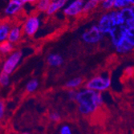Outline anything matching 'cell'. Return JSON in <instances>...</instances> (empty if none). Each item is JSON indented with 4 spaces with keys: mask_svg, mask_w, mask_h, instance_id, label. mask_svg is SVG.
<instances>
[{
    "mask_svg": "<svg viewBox=\"0 0 134 134\" xmlns=\"http://www.w3.org/2000/svg\"><path fill=\"white\" fill-rule=\"evenodd\" d=\"M83 82V78L76 77V78H73V79H71V80H68L65 83L64 86L68 90H76V88H80Z\"/></svg>",
    "mask_w": 134,
    "mask_h": 134,
    "instance_id": "4fadbf2b",
    "label": "cell"
},
{
    "mask_svg": "<svg viewBox=\"0 0 134 134\" xmlns=\"http://www.w3.org/2000/svg\"><path fill=\"white\" fill-rule=\"evenodd\" d=\"M65 3L66 2L64 0H55V1H52L46 14L47 15H52L55 14L58 10H59L65 6Z\"/></svg>",
    "mask_w": 134,
    "mask_h": 134,
    "instance_id": "8fae6325",
    "label": "cell"
},
{
    "mask_svg": "<svg viewBox=\"0 0 134 134\" xmlns=\"http://www.w3.org/2000/svg\"><path fill=\"white\" fill-rule=\"evenodd\" d=\"M51 3V0H39L38 3L35 4L36 10L40 12H45V13H47Z\"/></svg>",
    "mask_w": 134,
    "mask_h": 134,
    "instance_id": "9a60e30c",
    "label": "cell"
},
{
    "mask_svg": "<svg viewBox=\"0 0 134 134\" xmlns=\"http://www.w3.org/2000/svg\"><path fill=\"white\" fill-rule=\"evenodd\" d=\"M97 26L99 27L100 30L104 35H108V34L111 32V31L114 28V25L110 16H109L108 12L103 14L100 16Z\"/></svg>",
    "mask_w": 134,
    "mask_h": 134,
    "instance_id": "ba28073f",
    "label": "cell"
},
{
    "mask_svg": "<svg viewBox=\"0 0 134 134\" xmlns=\"http://www.w3.org/2000/svg\"><path fill=\"white\" fill-rule=\"evenodd\" d=\"M111 84L112 81L110 77L108 76L99 75L91 78L85 83V88L102 93L103 92L109 89Z\"/></svg>",
    "mask_w": 134,
    "mask_h": 134,
    "instance_id": "7a4b0ae2",
    "label": "cell"
},
{
    "mask_svg": "<svg viewBox=\"0 0 134 134\" xmlns=\"http://www.w3.org/2000/svg\"><path fill=\"white\" fill-rule=\"evenodd\" d=\"M22 134H30L29 132H23V133H22Z\"/></svg>",
    "mask_w": 134,
    "mask_h": 134,
    "instance_id": "83f0119b",
    "label": "cell"
},
{
    "mask_svg": "<svg viewBox=\"0 0 134 134\" xmlns=\"http://www.w3.org/2000/svg\"><path fill=\"white\" fill-rule=\"evenodd\" d=\"M51 1L52 2V1H55V0H51Z\"/></svg>",
    "mask_w": 134,
    "mask_h": 134,
    "instance_id": "f1b7e54d",
    "label": "cell"
},
{
    "mask_svg": "<svg viewBox=\"0 0 134 134\" xmlns=\"http://www.w3.org/2000/svg\"><path fill=\"white\" fill-rule=\"evenodd\" d=\"M14 44L9 42L8 40L1 42L0 44V52L3 55H9L14 52Z\"/></svg>",
    "mask_w": 134,
    "mask_h": 134,
    "instance_id": "5bb4252c",
    "label": "cell"
},
{
    "mask_svg": "<svg viewBox=\"0 0 134 134\" xmlns=\"http://www.w3.org/2000/svg\"><path fill=\"white\" fill-rule=\"evenodd\" d=\"M40 19L37 15H30L22 26L23 34L29 37L33 36L40 29Z\"/></svg>",
    "mask_w": 134,
    "mask_h": 134,
    "instance_id": "5b68a950",
    "label": "cell"
},
{
    "mask_svg": "<svg viewBox=\"0 0 134 134\" xmlns=\"http://www.w3.org/2000/svg\"><path fill=\"white\" fill-rule=\"evenodd\" d=\"M78 91L77 90H69L68 92V97L70 100L76 101V97H77Z\"/></svg>",
    "mask_w": 134,
    "mask_h": 134,
    "instance_id": "cb8c5ba5",
    "label": "cell"
},
{
    "mask_svg": "<svg viewBox=\"0 0 134 134\" xmlns=\"http://www.w3.org/2000/svg\"><path fill=\"white\" fill-rule=\"evenodd\" d=\"M39 0H25L26 3H31V4H36Z\"/></svg>",
    "mask_w": 134,
    "mask_h": 134,
    "instance_id": "484cf974",
    "label": "cell"
},
{
    "mask_svg": "<svg viewBox=\"0 0 134 134\" xmlns=\"http://www.w3.org/2000/svg\"><path fill=\"white\" fill-rule=\"evenodd\" d=\"M76 102L79 113L84 116H89L96 113L103 104L104 97L101 92L84 88L78 91Z\"/></svg>",
    "mask_w": 134,
    "mask_h": 134,
    "instance_id": "6da1fadb",
    "label": "cell"
},
{
    "mask_svg": "<svg viewBox=\"0 0 134 134\" xmlns=\"http://www.w3.org/2000/svg\"><path fill=\"white\" fill-rule=\"evenodd\" d=\"M23 59V52L21 51H14L11 54L7 55L2 65V72L7 75L13 73Z\"/></svg>",
    "mask_w": 134,
    "mask_h": 134,
    "instance_id": "3957f363",
    "label": "cell"
},
{
    "mask_svg": "<svg viewBox=\"0 0 134 134\" xmlns=\"http://www.w3.org/2000/svg\"><path fill=\"white\" fill-rule=\"evenodd\" d=\"M49 119L53 122H59L61 120V115L58 112H52L49 114Z\"/></svg>",
    "mask_w": 134,
    "mask_h": 134,
    "instance_id": "7402d4cb",
    "label": "cell"
},
{
    "mask_svg": "<svg viewBox=\"0 0 134 134\" xmlns=\"http://www.w3.org/2000/svg\"><path fill=\"white\" fill-rule=\"evenodd\" d=\"M10 76L6 73L1 72L0 74V83L3 87H7L10 84Z\"/></svg>",
    "mask_w": 134,
    "mask_h": 134,
    "instance_id": "ffe728a7",
    "label": "cell"
},
{
    "mask_svg": "<svg viewBox=\"0 0 134 134\" xmlns=\"http://www.w3.org/2000/svg\"><path fill=\"white\" fill-rule=\"evenodd\" d=\"M129 6H130V4L128 0H116L114 9L115 10H121L123 8L128 7Z\"/></svg>",
    "mask_w": 134,
    "mask_h": 134,
    "instance_id": "ac0fdd59",
    "label": "cell"
},
{
    "mask_svg": "<svg viewBox=\"0 0 134 134\" xmlns=\"http://www.w3.org/2000/svg\"><path fill=\"white\" fill-rule=\"evenodd\" d=\"M4 113H5V104L3 103V101L0 102V118H3L4 116Z\"/></svg>",
    "mask_w": 134,
    "mask_h": 134,
    "instance_id": "d4e9b609",
    "label": "cell"
},
{
    "mask_svg": "<svg viewBox=\"0 0 134 134\" xmlns=\"http://www.w3.org/2000/svg\"><path fill=\"white\" fill-rule=\"evenodd\" d=\"M47 63L50 67L56 68L61 66L64 63L63 57L56 53H51L47 57Z\"/></svg>",
    "mask_w": 134,
    "mask_h": 134,
    "instance_id": "30bf717a",
    "label": "cell"
},
{
    "mask_svg": "<svg viewBox=\"0 0 134 134\" xmlns=\"http://www.w3.org/2000/svg\"><path fill=\"white\" fill-rule=\"evenodd\" d=\"M125 40L134 47V28L129 29L125 35Z\"/></svg>",
    "mask_w": 134,
    "mask_h": 134,
    "instance_id": "44dd1931",
    "label": "cell"
},
{
    "mask_svg": "<svg viewBox=\"0 0 134 134\" xmlns=\"http://www.w3.org/2000/svg\"><path fill=\"white\" fill-rule=\"evenodd\" d=\"M11 27H12L10 26V24L7 22H3L1 23L0 25V41L4 42L7 40Z\"/></svg>",
    "mask_w": 134,
    "mask_h": 134,
    "instance_id": "7c38bea8",
    "label": "cell"
},
{
    "mask_svg": "<svg viewBox=\"0 0 134 134\" xmlns=\"http://www.w3.org/2000/svg\"><path fill=\"white\" fill-rule=\"evenodd\" d=\"M59 134H72L71 127L68 125H64L60 127Z\"/></svg>",
    "mask_w": 134,
    "mask_h": 134,
    "instance_id": "603a6c76",
    "label": "cell"
},
{
    "mask_svg": "<svg viewBox=\"0 0 134 134\" xmlns=\"http://www.w3.org/2000/svg\"><path fill=\"white\" fill-rule=\"evenodd\" d=\"M25 3V0H10L4 9V14L7 16H14L22 10Z\"/></svg>",
    "mask_w": 134,
    "mask_h": 134,
    "instance_id": "52a82bcc",
    "label": "cell"
},
{
    "mask_svg": "<svg viewBox=\"0 0 134 134\" xmlns=\"http://www.w3.org/2000/svg\"><path fill=\"white\" fill-rule=\"evenodd\" d=\"M128 1H129L130 6H131V5H134V0H128Z\"/></svg>",
    "mask_w": 134,
    "mask_h": 134,
    "instance_id": "4316f807",
    "label": "cell"
},
{
    "mask_svg": "<svg viewBox=\"0 0 134 134\" xmlns=\"http://www.w3.org/2000/svg\"><path fill=\"white\" fill-rule=\"evenodd\" d=\"M23 34V27L20 26H13L11 27V30L10 31L9 36H8V39L7 40L9 42H10L11 43H18L20 39L22 38V35Z\"/></svg>",
    "mask_w": 134,
    "mask_h": 134,
    "instance_id": "9c48e42d",
    "label": "cell"
},
{
    "mask_svg": "<svg viewBox=\"0 0 134 134\" xmlns=\"http://www.w3.org/2000/svg\"><path fill=\"white\" fill-rule=\"evenodd\" d=\"M39 87V80L37 79H32L29 80L26 85V91L29 93H32L37 90Z\"/></svg>",
    "mask_w": 134,
    "mask_h": 134,
    "instance_id": "e0dca14e",
    "label": "cell"
},
{
    "mask_svg": "<svg viewBox=\"0 0 134 134\" xmlns=\"http://www.w3.org/2000/svg\"><path fill=\"white\" fill-rule=\"evenodd\" d=\"M104 37V35L101 32L97 25H92L82 34V40L88 44L99 43Z\"/></svg>",
    "mask_w": 134,
    "mask_h": 134,
    "instance_id": "277c9868",
    "label": "cell"
},
{
    "mask_svg": "<svg viewBox=\"0 0 134 134\" xmlns=\"http://www.w3.org/2000/svg\"><path fill=\"white\" fill-rule=\"evenodd\" d=\"M116 0H104L101 3V7L105 10H110L114 8Z\"/></svg>",
    "mask_w": 134,
    "mask_h": 134,
    "instance_id": "d6986e66",
    "label": "cell"
},
{
    "mask_svg": "<svg viewBox=\"0 0 134 134\" xmlns=\"http://www.w3.org/2000/svg\"><path fill=\"white\" fill-rule=\"evenodd\" d=\"M84 0H75L64 8V14L69 17H75L83 11Z\"/></svg>",
    "mask_w": 134,
    "mask_h": 134,
    "instance_id": "8992f818",
    "label": "cell"
},
{
    "mask_svg": "<svg viewBox=\"0 0 134 134\" xmlns=\"http://www.w3.org/2000/svg\"><path fill=\"white\" fill-rule=\"evenodd\" d=\"M100 3H101V0H88V1L85 2L84 3L83 12H89L92 10L99 5Z\"/></svg>",
    "mask_w": 134,
    "mask_h": 134,
    "instance_id": "2e32d148",
    "label": "cell"
},
{
    "mask_svg": "<svg viewBox=\"0 0 134 134\" xmlns=\"http://www.w3.org/2000/svg\"><path fill=\"white\" fill-rule=\"evenodd\" d=\"M64 1H65V2H67V1H68V0H64Z\"/></svg>",
    "mask_w": 134,
    "mask_h": 134,
    "instance_id": "f546056e",
    "label": "cell"
}]
</instances>
